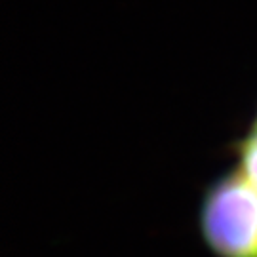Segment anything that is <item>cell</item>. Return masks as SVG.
<instances>
[{"label":"cell","instance_id":"6da1fadb","mask_svg":"<svg viewBox=\"0 0 257 257\" xmlns=\"http://www.w3.org/2000/svg\"><path fill=\"white\" fill-rule=\"evenodd\" d=\"M200 232L217 257H257V189L240 168L204 194Z\"/></svg>","mask_w":257,"mask_h":257},{"label":"cell","instance_id":"7a4b0ae2","mask_svg":"<svg viewBox=\"0 0 257 257\" xmlns=\"http://www.w3.org/2000/svg\"><path fill=\"white\" fill-rule=\"evenodd\" d=\"M238 168L257 189V132H249L238 143Z\"/></svg>","mask_w":257,"mask_h":257},{"label":"cell","instance_id":"3957f363","mask_svg":"<svg viewBox=\"0 0 257 257\" xmlns=\"http://www.w3.org/2000/svg\"><path fill=\"white\" fill-rule=\"evenodd\" d=\"M251 130H253V132H257V118H255V124H253V128H251Z\"/></svg>","mask_w":257,"mask_h":257}]
</instances>
